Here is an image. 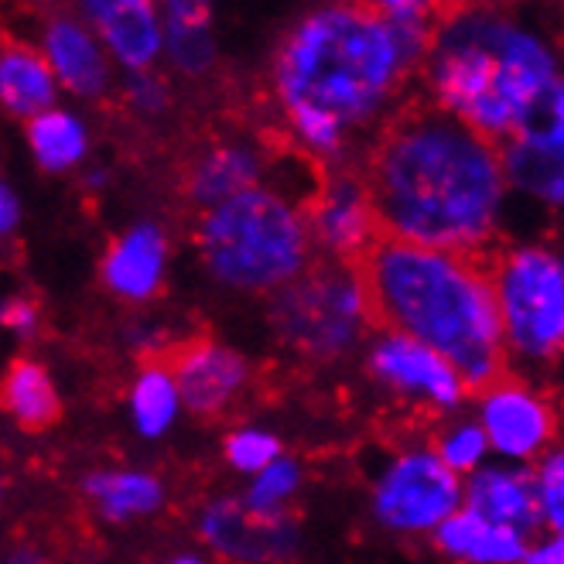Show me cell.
<instances>
[{"mask_svg": "<svg viewBox=\"0 0 564 564\" xmlns=\"http://www.w3.org/2000/svg\"><path fill=\"white\" fill-rule=\"evenodd\" d=\"M359 178L383 237L445 253H489L507 198L503 148L435 99H408L377 127Z\"/></svg>", "mask_w": 564, "mask_h": 564, "instance_id": "cell-1", "label": "cell"}, {"mask_svg": "<svg viewBox=\"0 0 564 564\" xmlns=\"http://www.w3.org/2000/svg\"><path fill=\"white\" fill-rule=\"evenodd\" d=\"M435 35L393 24L380 4H328L297 18L274 55L291 134L315 158H336L349 130L397 110L390 104L424 69Z\"/></svg>", "mask_w": 564, "mask_h": 564, "instance_id": "cell-2", "label": "cell"}, {"mask_svg": "<svg viewBox=\"0 0 564 564\" xmlns=\"http://www.w3.org/2000/svg\"><path fill=\"white\" fill-rule=\"evenodd\" d=\"M352 268L377 332L442 352L476 397L510 373L503 318L482 253H445L380 237Z\"/></svg>", "mask_w": 564, "mask_h": 564, "instance_id": "cell-3", "label": "cell"}, {"mask_svg": "<svg viewBox=\"0 0 564 564\" xmlns=\"http://www.w3.org/2000/svg\"><path fill=\"white\" fill-rule=\"evenodd\" d=\"M421 73L438 107L496 144H503L523 110L561 79L557 55L538 31L489 8L445 11Z\"/></svg>", "mask_w": 564, "mask_h": 564, "instance_id": "cell-4", "label": "cell"}, {"mask_svg": "<svg viewBox=\"0 0 564 564\" xmlns=\"http://www.w3.org/2000/svg\"><path fill=\"white\" fill-rule=\"evenodd\" d=\"M195 250L219 284L278 294L312 268V229L284 195L250 188L198 216Z\"/></svg>", "mask_w": 564, "mask_h": 564, "instance_id": "cell-5", "label": "cell"}, {"mask_svg": "<svg viewBox=\"0 0 564 564\" xmlns=\"http://www.w3.org/2000/svg\"><path fill=\"white\" fill-rule=\"evenodd\" d=\"M271 328L278 343L305 362H336L352 352L373 328L352 263L322 257L271 294Z\"/></svg>", "mask_w": 564, "mask_h": 564, "instance_id": "cell-6", "label": "cell"}, {"mask_svg": "<svg viewBox=\"0 0 564 564\" xmlns=\"http://www.w3.org/2000/svg\"><path fill=\"white\" fill-rule=\"evenodd\" d=\"M486 268L503 318L507 352L530 367L564 359V260L551 247H492Z\"/></svg>", "mask_w": 564, "mask_h": 564, "instance_id": "cell-7", "label": "cell"}, {"mask_svg": "<svg viewBox=\"0 0 564 564\" xmlns=\"http://www.w3.org/2000/svg\"><path fill=\"white\" fill-rule=\"evenodd\" d=\"M458 476L435 455V448H414L390 458L373 482V517L397 534H435L462 507Z\"/></svg>", "mask_w": 564, "mask_h": 564, "instance_id": "cell-8", "label": "cell"}, {"mask_svg": "<svg viewBox=\"0 0 564 564\" xmlns=\"http://www.w3.org/2000/svg\"><path fill=\"white\" fill-rule=\"evenodd\" d=\"M302 213L325 257L343 263H356L383 237L359 172H336L318 178V188L308 195Z\"/></svg>", "mask_w": 564, "mask_h": 564, "instance_id": "cell-9", "label": "cell"}, {"mask_svg": "<svg viewBox=\"0 0 564 564\" xmlns=\"http://www.w3.org/2000/svg\"><path fill=\"white\" fill-rule=\"evenodd\" d=\"M367 367L377 383L397 397H414L417 404H424V411H455L462 404V393H466V380L442 352L393 336V332H377L367 352Z\"/></svg>", "mask_w": 564, "mask_h": 564, "instance_id": "cell-10", "label": "cell"}, {"mask_svg": "<svg viewBox=\"0 0 564 564\" xmlns=\"http://www.w3.org/2000/svg\"><path fill=\"white\" fill-rule=\"evenodd\" d=\"M203 538L234 564H278L297 547V523L288 510L263 513L243 496H223L203 510Z\"/></svg>", "mask_w": 564, "mask_h": 564, "instance_id": "cell-11", "label": "cell"}, {"mask_svg": "<svg viewBox=\"0 0 564 564\" xmlns=\"http://www.w3.org/2000/svg\"><path fill=\"white\" fill-rule=\"evenodd\" d=\"M482 431L489 448L503 458H544L547 445L557 438V411L547 397H541L527 380L507 373L500 383H492L479 397Z\"/></svg>", "mask_w": 564, "mask_h": 564, "instance_id": "cell-12", "label": "cell"}, {"mask_svg": "<svg viewBox=\"0 0 564 564\" xmlns=\"http://www.w3.org/2000/svg\"><path fill=\"white\" fill-rule=\"evenodd\" d=\"M164 362L175 373L182 404L198 417H216L234 408L250 383V362L213 339H188L175 346Z\"/></svg>", "mask_w": 564, "mask_h": 564, "instance_id": "cell-13", "label": "cell"}, {"mask_svg": "<svg viewBox=\"0 0 564 564\" xmlns=\"http://www.w3.org/2000/svg\"><path fill=\"white\" fill-rule=\"evenodd\" d=\"M42 55L48 58L55 79L83 96L99 99L110 86V62L107 48L93 39V31L69 14H55L42 28Z\"/></svg>", "mask_w": 564, "mask_h": 564, "instance_id": "cell-14", "label": "cell"}, {"mask_svg": "<svg viewBox=\"0 0 564 564\" xmlns=\"http://www.w3.org/2000/svg\"><path fill=\"white\" fill-rule=\"evenodd\" d=\"M104 48L127 69L144 73L164 48V24L148 0H99L83 4Z\"/></svg>", "mask_w": 564, "mask_h": 564, "instance_id": "cell-15", "label": "cell"}, {"mask_svg": "<svg viewBox=\"0 0 564 564\" xmlns=\"http://www.w3.org/2000/svg\"><path fill=\"white\" fill-rule=\"evenodd\" d=\"M466 510L530 538L544 523L538 476L527 469H479L466 489Z\"/></svg>", "mask_w": 564, "mask_h": 564, "instance_id": "cell-16", "label": "cell"}, {"mask_svg": "<svg viewBox=\"0 0 564 564\" xmlns=\"http://www.w3.org/2000/svg\"><path fill=\"white\" fill-rule=\"evenodd\" d=\"M164 260H169V243L164 234L151 223H141L117 237L104 257L99 278L127 302H144V297L158 294L161 278H164Z\"/></svg>", "mask_w": 564, "mask_h": 564, "instance_id": "cell-17", "label": "cell"}, {"mask_svg": "<svg viewBox=\"0 0 564 564\" xmlns=\"http://www.w3.org/2000/svg\"><path fill=\"white\" fill-rule=\"evenodd\" d=\"M260 175H263V161L253 148L213 144L209 151H203L188 164L182 185L192 203L203 206V213H206V209H216L250 188H260L257 185Z\"/></svg>", "mask_w": 564, "mask_h": 564, "instance_id": "cell-18", "label": "cell"}, {"mask_svg": "<svg viewBox=\"0 0 564 564\" xmlns=\"http://www.w3.org/2000/svg\"><path fill=\"white\" fill-rule=\"evenodd\" d=\"M435 544L452 561L466 564H523L530 547L527 538L510 527L482 520L473 510H458L435 530Z\"/></svg>", "mask_w": 564, "mask_h": 564, "instance_id": "cell-19", "label": "cell"}, {"mask_svg": "<svg viewBox=\"0 0 564 564\" xmlns=\"http://www.w3.org/2000/svg\"><path fill=\"white\" fill-rule=\"evenodd\" d=\"M55 73L42 52L28 42L4 39V58H0V96L11 117L35 120L55 104Z\"/></svg>", "mask_w": 564, "mask_h": 564, "instance_id": "cell-20", "label": "cell"}, {"mask_svg": "<svg viewBox=\"0 0 564 564\" xmlns=\"http://www.w3.org/2000/svg\"><path fill=\"white\" fill-rule=\"evenodd\" d=\"M83 492L104 520L123 523L134 517H148L161 510L164 503V486L161 479L134 469H99L83 479Z\"/></svg>", "mask_w": 564, "mask_h": 564, "instance_id": "cell-21", "label": "cell"}, {"mask_svg": "<svg viewBox=\"0 0 564 564\" xmlns=\"http://www.w3.org/2000/svg\"><path fill=\"white\" fill-rule=\"evenodd\" d=\"M164 52H169L175 69L185 76H203L216 62V42H213V11L206 4H188L175 0L164 8Z\"/></svg>", "mask_w": 564, "mask_h": 564, "instance_id": "cell-22", "label": "cell"}, {"mask_svg": "<svg viewBox=\"0 0 564 564\" xmlns=\"http://www.w3.org/2000/svg\"><path fill=\"white\" fill-rule=\"evenodd\" d=\"M4 404L24 431H45L62 417L58 393L42 362L14 359L4 380Z\"/></svg>", "mask_w": 564, "mask_h": 564, "instance_id": "cell-23", "label": "cell"}, {"mask_svg": "<svg viewBox=\"0 0 564 564\" xmlns=\"http://www.w3.org/2000/svg\"><path fill=\"white\" fill-rule=\"evenodd\" d=\"M182 404V393L175 383V373L169 370V362L154 359L141 370V377L134 380V390H130V414H134V424L144 438H158L172 427L175 414Z\"/></svg>", "mask_w": 564, "mask_h": 564, "instance_id": "cell-24", "label": "cell"}, {"mask_svg": "<svg viewBox=\"0 0 564 564\" xmlns=\"http://www.w3.org/2000/svg\"><path fill=\"white\" fill-rule=\"evenodd\" d=\"M28 144L45 172H69L86 154V127L62 110L28 120Z\"/></svg>", "mask_w": 564, "mask_h": 564, "instance_id": "cell-25", "label": "cell"}, {"mask_svg": "<svg viewBox=\"0 0 564 564\" xmlns=\"http://www.w3.org/2000/svg\"><path fill=\"white\" fill-rule=\"evenodd\" d=\"M507 141L564 154V76L551 83L534 104L523 110V117L517 120L513 134Z\"/></svg>", "mask_w": 564, "mask_h": 564, "instance_id": "cell-26", "label": "cell"}, {"mask_svg": "<svg viewBox=\"0 0 564 564\" xmlns=\"http://www.w3.org/2000/svg\"><path fill=\"white\" fill-rule=\"evenodd\" d=\"M297 486H302V469H297L294 458H278L271 469H263L253 486L247 489L243 500L253 507V510H263V513H281L284 503L291 500V496L297 492Z\"/></svg>", "mask_w": 564, "mask_h": 564, "instance_id": "cell-27", "label": "cell"}, {"mask_svg": "<svg viewBox=\"0 0 564 564\" xmlns=\"http://www.w3.org/2000/svg\"><path fill=\"white\" fill-rule=\"evenodd\" d=\"M486 452H489V438H486L482 424H455L435 445V455L455 476L458 473H479V462Z\"/></svg>", "mask_w": 564, "mask_h": 564, "instance_id": "cell-28", "label": "cell"}, {"mask_svg": "<svg viewBox=\"0 0 564 564\" xmlns=\"http://www.w3.org/2000/svg\"><path fill=\"white\" fill-rule=\"evenodd\" d=\"M534 476H538V496H541L544 523L554 530V534H564V445L551 448L538 462Z\"/></svg>", "mask_w": 564, "mask_h": 564, "instance_id": "cell-29", "label": "cell"}, {"mask_svg": "<svg viewBox=\"0 0 564 564\" xmlns=\"http://www.w3.org/2000/svg\"><path fill=\"white\" fill-rule=\"evenodd\" d=\"M226 458L234 462V466L240 473H263L271 469L274 462L281 458V442L274 435H268V431H237V435L226 438Z\"/></svg>", "mask_w": 564, "mask_h": 564, "instance_id": "cell-30", "label": "cell"}, {"mask_svg": "<svg viewBox=\"0 0 564 564\" xmlns=\"http://www.w3.org/2000/svg\"><path fill=\"white\" fill-rule=\"evenodd\" d=\"M4 325L11 332H18V336H31V332L39 328V308L24 302V297H11L4 305Z\"/></svg>", "mask_w": 564, "mask_h": 564, "instance_id": "cell-31", "label": "cell"}, {"mask_svg": "<svg viewBox=\"0 0 564 564\" xmlns=\"http://www.w3.org/2000/svg\"><path fill=\"white\" fill-rule=\"evenodd\" d=\"M4 564H55V557L45 551V544L21 538V541H14V544H11V551H8Z\"/></svg>", "mask_w": 564, "mask_h": 564, "instance_id": "cell-32", "label": "cell"}, {"mask_svg": "<svg viewBox=\"0 0 564 564\" xmlns=\"http://www.w3.org/2000/svg\"><path fill=\"white\" fill-rule=\"evenodd\" d=\"M523 564H564V534H551V541L530 547Z\"/></svg>", "mask_w": 564, "mask_h": 564, "instance_id": "cell-33", "label": "cell"}, {"mask_svg": "<svg viewBox=\"0 0 564 564\" xmlns=\"http://www.w3.org/2000/svg\"><path fill=\"white\" fill-rule=\"evenodd\" d=\"M0 198H4V234H14V223L21 219V203L11 185H4V192H0Z\"/></svg>", "mask_w": 564, "mask_h": 564, "instance_id": "cell-34", "label": "cell"}, {"mask_svg": "<svg viewBox=\"0 0 564 564\" xmlns=\"http://www.w3.org/2000/svg\"><path fill=\"white\" fill-rule=\"evenodd\" d=\"M164 564H206L198 554H178V557H172V561H164Z\"/></svg>", "mask_w": 564, "mask_h": 564, "instance_id": "cell-35", "label": "cell"}, {"mask_svg": "<svg viewBox=\"0 0 564 564\" xmlns=\"http://www.w3.org/2000/svg\"><path fill=\"white\" fill-rule=\"evenodd\" d=\"M561 408H564V404H561Z\"/></svg>", "mask_w": 564, "mask_h": 564, "instance_id": "cell-36", "label": "cell"}]
</instances>
